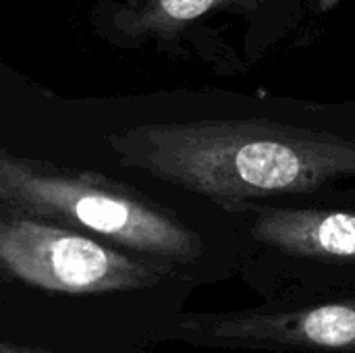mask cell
<instances>
[{
    "label": "cell",
    "mask_w": 355,
    "mask_h": 353,
    "mask_svg": "<svg viewBox=\"0 0 355 353\" xmlns=\"http://www.w3.org/2000/svg\"><path fill=\"white\" fill-rule=\"evenodd\" d=\"M106 144L119 166L223 212L355 187V100L185 92Z\"/></svg>",
    "instance_id": "cell-1"
},
{
    "label": "cell",
    "mask_w": 355,
    "mask_h": 353,
    "mask_svg": "<svg viewBox=\"0 0 355 353\" xmlns=\"http://www.w3.org/2000/svg\"><path fill=\"white\" fill-rule=\"evenodd\" d=\"M0 204L168 266L196 287L239 277L243 246L227 212L158 181L141 187L0 150Z\"/></svg>",
    "instance_id": "cell-2"
},
{
    "label": "cell",
    "mask_w": 355,
    "mask_h": 353,
    "mask_svg": "<svg viewBox=\"0 0 355 353\" xmlns=\"http://www.w3.org/2000/svg\"><path fill=\"white\" fill-rule=\"evenodd\" d=\"M243 254L239 277L260 304L355 293V187L227 210Z\"/></svg>",
    "instance_id": "cell-3"
},
{
    "label": "cell",
    "mask_w": 355,
    "mask_h": 353,
    "mask_svg": "<svg viewBox=\"0 0 355 353\" xmlns=\"http://www.w3.org/2000/svg\"><path fill=\"white\" fill-rule=\"evenodd\" d=\"M0 281L64 295H129L181 310L198 289L168 266L2 204Z\"/></svg>",
    "instance_id": "cell-4"
},
{
    "label": "cell",
    "mask_w": 355,
    "mask_h": 353,
    "mask_svg": "<svg viewBox=\"0 0 355 353\" xmlns=\"http://www.w3.org/2000/svg\"><path fill=\"white\" fill-rule=\"evenodd\" d=\"M171 339L220 352L355 353V293L297 304L183 312Z\"/></svg>",
    "instance_id": "cell-5"
},
{
    "label": "cell",
    "mask_w": 355,
    "mask_h": 353,
    "mask_svg": "<svg viewBox=\"0 0 355 353\" xmlns=\"http://www.w3.org/2000/svg\"><path fill=\"white\" fill-rule=\"evenodd\" d=\"M212 0H160V8L171 19H193L202 15Z\"/></svg>",
    "instance_id": "cell-6"
},
{
    "label": "cell",
    "mask_w": 355,
    "mask_h": 353,
    "mask_svg": "<svg viewBox=\"0 0 355 353\" xmlns=\"http://www.w3.org/2000/svg\"><path fill=\"white\" fill-rule=\"evenodd\" d=\"M0 353H64V352H54V350H40V347H25V345L0 343Z\"/></svg>",
    "instance_id": "cell-7"
}]
</instances>
